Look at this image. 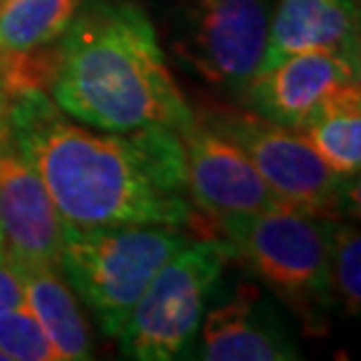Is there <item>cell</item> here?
<instances>
[{"instance_id":"cell-1","label":"cell","mask_w":361,"mask_h":361,"mask_svg":"<svg viewBox=\"0 0 361 361\" xmlns=\"http://www.w3.org/2000/svg\"><path fill=\"white\" fill-rule=\"evenodd\" d=\"M5 99L14 139L38 171L61 228L171 226L202 237L204 216L188 195L178 132L87 129L45 90Z\"/></svg>"},{"instance_id":"cell-2","label":"cell","mask_w":361,"mask_h":361,"mask_svg":"<svg viewBox=\"0 0 361 361\" xmlns=\"http://www.w3.org/2000/svg\"><path fill=\"white\" fill-rule=\"evenodd\" d=\"M47 94L68 118L104 132H180L195 118L164 61L155 26L127 0L80 7L54 42Z\"/></svg>"},{"instance_id":"cell-3","label":"cell","mask_w":361,"mask_h":361,"mask_svg":"<svg viewBox=\"0 0 361 361\" xmlns=\"http://www.w3.org/2000/svg\"><path fill=\"white\" fill-rule=\"evenodd\" d=\"M233 258L263 281L310 334H324L334 293L329 281V219L288 207L216 223Z\"/></svg>"},{"instance_id":"cell-4","label":"cell","mask_w":361,"mask_h":361,"mask_svg":"<svg viewBox=\"0 0 361 361\" xmlns=\"http://www.w3.org/2000/svg\"><path fill=\"white\" fill-rule=\"evenodd\" d=\"M192 237L171 226L61 228V272L101 331L118 338L157 270Z\"/></svg>"},{"instance_id":"cell-5","label":"cell","mask_w":361,"mask_h":361,"mask_svg":"<svg viewBox=\"0 0 361 361\" xmlns=\"http://www.w3.org/2000/svg\"><path fill=\"white\" fill-rule=\"evenodd\" d=\"M233 258L219 237H192L162 265L136 300L118 341L127 359L171 361L195 341L207 300Z\"/></svg>"},{"instance_id":"cell-6","label":"cell","mask_w":361,"mask_h":361,"mask_svg":"<svg viewBox=\"0 0 361 361\" xmlns=\"http://www.w3.org/2000/svg\"><path fill=\"white\" fill-rule=\"evenodd\" d=\"M197 118L249 157L284 207L329 221H341L350 212V183L357 178L336 174L298 129L242 108H212Z\"/></svg>"},{"instance_id":"cell-7","label":"cell","mask_w":361,"mask_h":361,"mask_svg":"<svg viewBox=\"0 0 361 361\" xmlns=\"http://www.w3.org/2000/svg\"><path fill=\"white\" fill-rule=\"evenodd\" d=\"M270 0H190L174 54L212 85L244 87L263 61Z\"/></svg>"},{"instance_id":"cell-8","label":"cell","mask_w":361,"mask_h":361,"mask_svg":"<svg viewBox=\"0 0 361 361\" xmlns=\"http://www.w3.org/2000/svg\"><path fill=\"white\" fill-rule=\"evenodd\" d=\"M183 146L185 188L195 209L214 226L233 216H249L284 207L249 157L228 136L197 115L178 132Z\"/></svg>"},{"instance_id":"cell-9","label":"cell","mask_w":361,"mask_h":361,"mask_svg":"<svg viewBox=\"0 0 361 361\" xmlns=\"http://www.w3.org/2000/svg\"><path fill=\"white\" fill-rule=\"evenodd\" d=\"M0 233L12 263L61 268V223L38 171L14 139L0 92Z\"/></svg>"},{"instance_id":"cell-10","label":"cell","mask_w":361,"mask_h":361,"mask_svg":"<svg viewBox=\"0 0 361 361\" xmlns=\"http://www.w3.org/2000/svg\"><path fill=\"white\" fill-rule=\"evenodd\" d=\"M359 59L324 49L288 54L258 68L242 87L244 99L261 118L298 129L331 92L359 82Z\"/></svg>"},{"instance_id":"cell-11","label":"cell","mask_w":361,"mask_h":361,"mask_svg":"<svg viewBox=\"0 0 361 361\" xmlns=\"http://www.w3.org/2000/svg\"><path fill=\"white\" fill-rule=\"evenodd\" d=\"M298 357V345L258 288L240 286L235 298L212 310L202 326V359L207 361H293Z\"/></svg>"},{"instance_id":"cell-12","label":"cell","mask_w":361,"mask_h":361,"mask_svg":"<svg viewBox=\"0 0 361 361\" xmlns=\"http://www.w3.org/2000/svg\"><path fill=\"white\" fill-rule=\"evenodd\" d=\"M359 21V0H279L258 68L312 49L361 56Z\"/></svg>"},{"instance_id":"cell-13","label":"cell","mask_w":361,"mask_h":361,"mask_svg":"<svg viewBox=\"0 0 361 361\" xmlns=\"http://www.w3.org/2000/svg\"><path fill=\"white\" fill-rule=\"evenodd\" d=\"M10 261V258H7ZM12 263V261H10ZM19 274L24 305L52 341L61 361H82L92 357V334L75 291L66 274L54 265L12 263Z\"/></svg>"},{"instance_id":"cell-14","label":"cell","mask_w":361,"mask_h":361,"mask_svg":"<svg viewBox=\"0 0 361 361\" xmlns=\"http://www.w3.org/2000/svg\"><path fill=\"white\" fill-rule=\"evenodd\" d=\"M298 132L336 174L357 178L361 169V90L359 82L331 92Z\"/></svg>"},{"instance_id":"cell-15","label":"cell","mask_w":361,"mask_h":361,"mask_svg":"<svg viewBox=\"0 0 361 361\" xmlns=\"http://www.w3.org/2000/svg\"><path fill=\"white\" fill-rule=\"evenodd\" d=\"M85 0H7L0 7V54L21 56L52 47Z\"/></svg>"},{"instance_id":"cell-16","label":"cell","mask_w":361,"mask_h":361,"mask_svg":"<svg viewBox=\"0 0 361 361\" xmlns=\"http://www.w3.org/2000/svg\"><path fill=\"white\" fill-rule=\"evenodd\" d=\"M329 281L334 302L350 317L361 310V237L359 230L331 221L329 228Z\"/></svg>"},{"instance_id":"cell-17","label":"cell","mask_w":361,"mask_h":361,"mask_svg":"<svg viewBox=\"0 0 361 361\" xmlns=\"http://www.w3.org/2000/svg\"><path fill=\"white\" fill-rule=\"evenodd\" d=\"M0 352L7 361H61L24 302L0 312Z\"/></svg>"},{"instance_id":"cell-18","label":"cell","mask_w":361,"mask_h":361,"mask_svg":"<svg viewBox=\"0 0 361 361\" xmlns=\"http://www.w3.org/2000/svg\"><path fill=\"white\" fill-rule=\"evenodd\" d=\"M21 302H24V291H21L19 274L7 261V256H0V312L17 307Z\"/></svg>"},{"instance_id":"cell-19","label":"cell","mask_w":361,"mask_h":361,"mask_svg":"<svg viewBox=\"0 0 361 361\" xmlns=\"http://www.w3.org/2000/svg\"><path fill=\"white\" fill-rule=\"evenodd\" d=\"M0 256H5V247H3V233H0Z\"/></svg>"},{"instance_id":"cell-20","label":"cell","mask_w":361,"mask_h":361,"mask_svg":"<svg viewBox=\"0 0 361 361\" xmlns=\"http://www.w3.org/2000/svg\"><path fill=\"white\" fill-rule=\"evenodd\" d=\"M0 361H7V359H5V355H3V352H0Z\"/></svg>"},{"instance_id":"cell-21","label":"cell","mask_w":361,"mask_h":361,"mask_svg":"<svg viewBox=\"0 0 361 361\" xmlns=\"http://www.w3.org/2000/svg\"><path fill=\"white\" fill-rule=\"evenodd\" d=\"M5 3H7V0H0V7H3V5H5Z\"/></svg>"}]
</instances>
